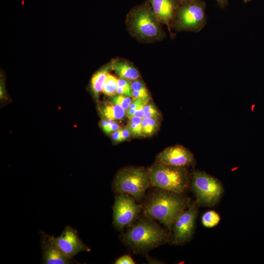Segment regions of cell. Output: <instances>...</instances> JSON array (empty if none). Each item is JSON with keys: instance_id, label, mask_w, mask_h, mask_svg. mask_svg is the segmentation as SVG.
Returning a JSON list of instances; mask_svg holds the SVG:
<instances>
[{"instance_id": "obj_29", "label": "cell", "mask_w": 264, "mask_h": 264, "mask_svg": "<svg viewBox=\"0 0 264 264\" xmlns=\"http://www.w3.org/2000/svg\"><path fill=\"white\" fill-rule=\"evenodd\" d=\"M131 134V132L127 127L125 128L124 129H122L121 135L120 142L123 141L128 138Z\"/></svg>"}, {"instance_id": "obj_15", "label": "cell", "mask_w": 264, "mask_h": 264, "mask_svg": "<svg viewBox=\"0 0 264 264\" xmlns=\"http://www.w3.org/2000/svg\"><path fill=\"white\" fill-rule=\"evenodd\" d=\"M103 113L108 119L122 120L126 116V110L116 103H111L103 109Z\"/></svg>"}, {"instance_id": "obj_34", "label": "cell", "mask_w": 264, "mask_h": 264, "mask_svg": "<svg viewBox=\"0 0 264 264\" xmlns=\"http://www.w3.org/2000/svg\"><path fill=\"white\" fill-rule=\"evenodd\" d=\"M101 125L102 128L104 130L109 125L108 121H107L106 120H103L101 122Z\"/></svg>"}, {"instance_id": "obj_32", "label": "cell", "mask_w": 264, "mask_h": 264, "mask_svg": "<svg viewBox=\"0 0 264 264\" xmlns=\"http://www.w3.org/2000/svg\"><path fill=\"white\" fill-rule=\"evenodd\" d=\"M219 6L222 9L226 7L228 4L229 0H216Z\"/></svg>"}, {"instance_id": "obj_19", "label": "cell", "mask_w": 264, "mask_h": 264, "mask_svg": "<svg viewBox=\"0 0 264 264\" xmlns=\"http://www.w3.org/2000/svg\"><path fill=\"white\" fill-rule=\"evenodd\" d=\"M158 127L157 119L143 118L141 123V130L143 135H151Z\"/></svg>"}, {"instance_id": "obj_21", "label": "cell", "mask_w": 264, "mask_h": 264, "mask_svg": "<svg viewBox=\"0 0 264 264\" xmlns=\"http://www.w3.org/2000/svg\"><path fill=\"white\" fill-rule=\"evenodd\" d=\"M145 112L144 118H152L157 119L159 113L155 106L150 103L147 104L143 108Z\"/></svg>"}, {"instance_id": "obj_8", "label": "cell", "mask_w": 264, "mask_h": 264, "mask_svg": "<svg viewBox=\"0 0 264 264\" xmlns=\"http://www.w3.org/2000/svg\"><path fill=\"white\" fill-rule=\"evenodd\" d=\"M142 208V205L136 203L132 196L118 194L115 197L112 207L114 227L121 230L131 224L138 217Z\"/></svg>"}, {"instance_id": "obj_4", "label": "cell", "mask_w": 264, "mask_h": 264, "mask_svg": "<svg viewBox=\"0 0 264 264\" xmlns=\"http://www.w3.org/2000/svg\"><path fill=\"white\" fill-rule=\"evenodd\" d=\"M148 170L151 184L154 187L180 194L189 188L190 176L186 167L156 161Z\"/></svg>"}, {"instance_id": "obj_36", "label": "cell", "mask_w": 264, "mask_h": 264, "mask_svg": "<svg viewBox=\"0 0 264 264\" xmlns=\"http://www.w3.org/2000/svg\"><path fill=\"white\" fill-rule=\"evenodd\" d=\"M252 0H243V1L244 3H247V2H248L251 1Z\"/></svg>"}, {"instance_id": "obj_16", "label": "cell", "mask_w": 264, "mask_h": 264, "mask_svg": "<svg viewBox=\"0 0 264 264\" xmlns=\"http://www.w3.org/2000/svg\"><path fill=\"white\" fill-rule=\"evenodd\" d=\"M109 66L102 69L96 73L91 79V87L96 95L102 91L104 84L108 74Z\"/></svg>"}, {"instance_id": "obj_24", "label": "cell", "mask_w": 264, "mask_h": 264, "mask_svg": "<svg viewBox=\"0 0 264 264\" xmlns=\"http://www.w3.org/2000/svg\"><path fill=\"white\" fill-rule=\"evenodd\" d=\"M127 127L129 129L132 135L135 136H144L142 132L141 124H134L128 123Z\"/></svg>"}, {"instance_id": "obj_14", "label": "cell", "mask_w": 264, "mask_h": 264, "mask_svg": "<svg viewBox=\"0 0 264 264\" xmlns=\"http://www.w3.org/2000/svg\"><path fill=\"white\" fill-rule=\"evenodd\" d=\"M111 67L119 76L120 78L129 81L137 80L140 77L138 70L126 60H115L112 61Z\"/></svg>"}, {"instance_id": "obj_3", "label": "cell", "mask_w": 264, "mask_h": 264, "mask_svg": "<svg viewBox=\"0 0 264 264\" xmlns=\"http://www.w3.org/2000/svg\"><path fill=\"white\" fill-rule=\"evenodd\" d=\"M167 232L146 216L137 220L123 234V240L135 253L145 254L167 242Z\"/></svg>"}, {"instance_id": "obj_2", "label": "cell", "mask_w": 264, "mask_h": 264, "mask_svg": "<svg viewBox=\"0 0 264 264\" xmlns=\"http://www.w3.org/2000/svg\"><path fill=\"white\" fill-rule=\"evenodd\" d=\"M161 24L147 1L131 9L126 18L129 34L143 43L155 42L165 38V33Z\"/></svg>"}, {"instance_id": "obj_22", "label": "cell", "mask_w": 264, "mask_h": 264, "mask_svg": "<svg viewBox=\"0 0 264 264\" xmlns=\"http://www.w3.org/2000/svg\"><path fill=\"white\" fill-rule=\"evenodd\" d=\"M117 87H121L123 89L125 96L131 97H132L130 81L122 78L118 79Z\"/></svg>"}, {"instance_id": "obj_13", "label": "cell", "mask_w": 264, "mask_h": 264, "mask_svg": "<svg viewBox=\"0 0 264 264\" xmlns=\"http://www.w3.org/2000/svg\"><path fill=\"white\" fill-rule=\"evenodd\" d=\"M161 24L166 25L171 36V23L179 4L176 0H146Z\"/></svg>"}, {"instance_id": "obj_26", "label": "cell", "mask_w": 264, "mask_h": 264, "mask_svg": "<svg viewBox=\"0 0 264 264\" xmlns=\"http://www.w3.org/2000/svg\"><path fill=\"white\" fill-rule=\"evenodd\" d=\"M132 98H141L144 100L150 99L149 93L147 89L140 91L132 90Z\"/></svg>"}, {"instance_id": "obj_35", "label": "cell", "mask_w": 264, "mask_h": 264, "mask_svg": "<svg viewBox=\"0 0 264 264\" xmlns=\"http://www.w3.org/2000/svg\"><path fill=\"white\" fill-rule=\"evenodd\" d=\"M179 4L189 1L190 0H176Z\"/></svg>"}, {"instance_id": "obj_11", "label": "cell", "mask_w": 264, "mask_h": 264, "mask_svg": "<svg viewBox=\"0 0 264 264\" xmlns=\"http://www.w3.org/2000/svg\"><path fill=\"white\" fill-rule=\"evenodd\" d=\"M157 162L172 166L186 167L196 165L193 153L182 145L168 147L156 157Z\"/></svg>"}, {"instance_id": "obj_1", "label": "cell", "mask_w": 264, "mask_h": 264, "mask_svg": "<svg viewBox=\"0 0 264 264\" xmlns=\"http://www.w3.org/2000/svg\"><path fill=\"white\" fill-rule=\"evenodd\" d=\"M188 198L180 194L158 188L154 191L145 202V215L163 224L171 231L179 215L189 206Z\"/></svg>"}, {"instance_id": "obj_23", "label": "cell", "mask_w": 264, "mask_h": 264, "mask_svg": "<svg viewBox=\"0 0 264 264\" xmlns=\"http://www.w3.org/2000/svg\"><path fill=\"white\" fill-rule=\"evenodd\" d=\"M149 99L144 100L141 98H132V100L130 105V109H143L145 105H146Z\"/></svg>"}, {"instance_id": "obj_18", "label": "cell", "mask_w": 264, "mask_h": 264, "mask_svg": "<svg viewBox=\"0 0 264 264\" xmlns=\"http://www.w3.org/2000/svg\"><path fill=\"white\" fill-rule=\"evenodd\" d=\"M220 220L219 214L215 211H208L202 216L201 222L203 225L207 228H212L218 224Z\"/></svg>"}, {"instance_id": "obj_33", "label": "cell", "mask_w": 264, "mask_h": 264, "mask_svg": "<svg viewBox=\"0 0 264 264\" xmlns=\"http://www.w3.org/2000/svg\"><path fill=\"white\" fill-rule=\"evenodd\" d=\"M133 116L140 117L143 118H144L145 112L143 110V109L137 110L134 113V114L133 115Z\"/></svg>"}, {"instance_id": "obj_6", "label": "cell", "mask_w": 264, "mask_h": 264, "mask_svg": "<svg viewBox=\"0 0 264 264\" xmlns=\"http://www.w3.org/2000/svg\"><path fill=\"white\" fill-rule=\"evenodd\" d=\"M206 4L202 0H190L179 4L171 23L177 32L198 33L207 23Z\"/></svg>"}, {"instance_id": "obj_7", "label": "cell", "mask_w": 264, "mask_h": 264, "mask_svg": "<svg viewBox=\"0 0 264 264\" xmlns=\"http://www.w3.org/2000/svg\"><path fill=\"white\" fill-rule=\"evenodd\" d=\"M192 191L199 203L214 206L223 193L221 182L203 171H195L192 175Z\"/></svg>"}, {"instance_id": "obj_28", "label": "cell", "mask_w": 264, "mask_h": 264, "mask_svg": "<svg viewBox=\"0 0 264 264\" xmlns=\"http://www.w3.org/2000/svg\"><path fill=\"white\" fill-rule=\"evenodd\" d=\"M119 129H120V126L117 123L114 122L111 125H109L108 127L104 130V132L109 133L114 132Z\"/></svg>"}, {"instance_id": "obj_5", "label": "cell", "mask_w": 264, "mask_h": 264, "mask_svg": "<svg viewBox=\"0 0 264 264\" xmlns=\"http://www.w3.org/2000/svg\"><path fill=\"white\" fill-rule=\"evenodd\" d=\"M150 185L148 169L139 167H127L117 173L112 188L117 194H127L139 200L143 198Z\"/></svg>"}, {"instance_id": "obj_20", "label": "cell", "mask_w": 264, "mask_h": 264, "mask_svg": "<svg viewBox=\"0 0 264 264\" xmlns=\"http://www.w3.org/2000/svg\"><path fill=\"white\" fill-rule=\"evenodd\" d=\"M132 100L131 97L118 94L113 98L112 102L119 105L127 111L129 109Z\"/></svg>"}, {"instance_id": "obj_25", "label": "cell", "mask_w": 264, "mask_h": 264, "mask_svg": "<svg viewBox=\"0 0 264 264\" xmlns=\"http://www.w3.org/2000/svg\"><path fill=\"white\" fill-rule=\"evenodd\" d=\"M130 81L132 90L140 91L147 89L143 82L138 79Z\"/></svg>"}, {"instance_id": "obj_31", "label": "cell", "mask_w": 264, "mask_h": 264, "mask_svg": "<svg viewBox=\"0 0 264 264\" xmlns=\"http://www.w3.org/2000/svg\"><path fill=\"white\" fill-rule=\"evenodd\" d=\"M143 119V118L140 117L133 116L129 118L128 123L134 124H141Z\"/></svg>"}, {"instance_id": "obj_10", "label": "cell", "mask_w": 264, "mask_h": 264, "mask_svg": "<svg viewBox=\"0 0 264 264\" xmlns=\"http://www.w3.org/2000/svg\"><path fill=\"white\" fill-rule=\"evenodd\" d=\"M54 241L60 250L71 258L80 252L90 250L79 237L77 231L70 226H66L59 237H54Z\"/></svg>"}, {"instance_id": "obj_27", "label": "cell", "mask_w": 264, "mask_h": 264, "mask_svg": "<svg viewBox=\"0 0 264 264\" xmlns=\"http://www.w3.org/2000/svg\"><path fill=\"white\" fill-rule=\"evenodd\" d=\"M115 264H134L135 262L128 255H123L118 258L114 263Z\"/></svg>"}, {"instance_id": "obj_17", "label": "cell", "mask_w": 264, "mask_h": 264, "mask_svg": "<svg viewBox=\"0 0 264 264\" xmlns=\"http://www.w3.org/2000/svg\"><path fill=\"white\" fill-rule=\"evenodd\" d=\"M117 80L115 76L108 73L102 90V92L109 96H115L117 94Z\"/></svg>"}, {"instance_id": "obj_9", "label": "cell", "mask_w": 264, "mask_h": 264, "mask_svg": "<svg viewBox=\"0 0 264 264\" xmlns=\"http://www.w3.org/2000/svg\"><path fill=\"white\" fill-rule=\"evenodd\" d=\"M197 211L196 204H191L176 220L171 229L174 243L182 244L191 240L195 228Z\"/></svg>"}, {"instance_id": "obj_30", "label": "cell", "mask_w": 264, "mask_h": 264, "mask_svg": "<svg viewBox=\"0 0 264 264\" xmlns=\"http://www.w3.org/2000/svg\"><path fill=\"white\" fill-rule=\"evenodd\" d=\"M122 129H119L114 132L111 135L112 139L116 142H120L121 135Z\"/></svg>"}, {"instance_id": "obj_12", "label": "cell", "mask_w": 264, "mask_h": 264, "mask_svg": "<svg viewBox=\"0 0 264 264\" xmlns=\"http://www.w3.org/2000/svg\"><path fill=\"white\" fill-rule=\"evenodd\" d=\"M41 235V246L42 263L44 264H69L76 262L65 255L56 245L54 236L47 234L43 231Z\"/></svg>"}]
</instances>
